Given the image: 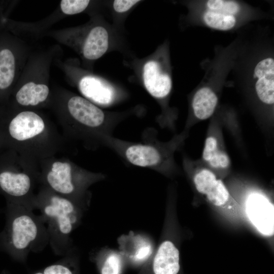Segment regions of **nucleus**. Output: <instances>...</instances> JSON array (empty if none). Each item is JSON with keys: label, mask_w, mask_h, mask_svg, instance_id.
<instances>
[{"label": "nucleus", "mask_w": 274, "mask_h": 274, "mask_svg": "<svg viewBox=\"0 0 274 274\" xmlns=\"http://www.w3.org/2000/svg\"><path fill=\"white\" fill-rule=\"evenodd\" d=\"M30 206L7 201L6 222L0 233V251L12 259L25 263L30 252L42 251L49 244L46 225Z\"/></svg>", "instance_id": "1"}, {"label": "nucleus", "mask_w": 274, "mask_h": 274, "mask_svg": "<svg viewBox=\"0 0 274 274\" xmlns=\"http://www.w3.org/2000/svg\"><path fill=\"white\" fill-rule=\"evenodd\" d=\"M33 207L40 211L53 252L63 256L73 248L71 235L80 224L86 208L55 192L34 199Z\"/></svg>", "instance_id": "2"}, {"label": "nucleus", "mask_w": 274, "mask_h": 274, "mask_svg": "<svg viewBox=\"0 0 274 274\" xmlns=\"http://www.w3.org/2000/svg\"><path fill=\"white\" fill-rule=\"evenodd\" d=\"M191 24L213 30H236L252 21L268 18L267 14L236 0H195L189 3Z\"/></svg>", "instance_id": "3"}, {"label": "nucleus", "mask_w": 274, "mask_h": 274, "mask_svg": "<svg viewBox=\"0 0 274 274\" xmlns=\"http://www.w3.org/2000/svg\"><path fill=\"white\" fill-rule=\"evenodd\" d=\"M46 180L55 193L72 200V196L78 194L77 192L83 190L82 188L84 187L78 183L68 162H54L46 175Z\"/></svg>", "instance_id": "4"}, {"label": "nucleus", "mask_w": 274, "mask_h": 274, "mask_svg": "<svg viewBox=\"0 0 274 274\" xmlns=\"http://www.w3.org/2000/svg\"><path fill=\"white\" fill-rule=\"evenodd\" d=\"M248 217L257 228L265 235L273 234V206L261 195H251L247 203Z\"/></svg>", "instance_id": "5"}, {"label": "nucleus", "mask_w": 274, "mask_h": 274, "mask_svg": "<svg viewBox=\"0 0 274 274\" xmlns=\"http://www.w3.org/2000/svg\"><path fill=\"white\" fill-rule=\"evenodd\" d=\"M143 77L145 88L152 96L163 98L170 93L172 88L171 76L159 62L150 60L146 62Z\"/></svg>", "instance_id": "6"}, {"label": "nucleus", "mask_w": 274, "mask_h": 274, "mask_svg": "<svg viewBox=\"0 0 274 274\" xmlns=\"http://www.w3.org/2000/svg\"><path fill=\"white\" fill-rule=\"evenodd\" d=\"M31 187V179L27 174L8 169L0 170V191L7 196V200L28 205L24 198Z\"/></svg>", "instance_id": "7"}, {"label": "nucleus", "mask_w": 274, "mask_h": 274, "mask_svg": "<svg viewBox=\"0 0 274 274\" xmlns=\"http://www.w3.org/2000/svg\"><path fill=\"white\" fill-rule=\"evenodd\" d=\"M44 128V121L40 116L31 111H24L11 120L7 131L12 139L22 141L41 133Z\"/></svg>", "instance_id": "8"}, {"label": "nucleus", "mask_w": 274, "mask_h": 274, "mask_svg": "<svg viewBox=\"0 0 274 274\" xmlns=\"http://www.w3.org/2000/svg\"><path fill=\"white\" fill-rule=\"evenodd\" d=\"M71 116L78 122L92 128L99 127L105 122L104 112L91 102L79 96L71 97L67 102Z\"/></svg>", "instance_id": "9"}, {"label": "nucleus", "mask_w": 274, "mask_h": 274, "mask_svg": "<svg viewBox=\"0 0 274 274\" xmlns=\"http://www.w3.org/2000/svg\"><path fill=\"white\" fill-rule=\"evenodd\" d=\"M180 269L178 249L170 241L162 242L153 257L154 274H178Z\"/></svg>", "instance_id": "10"}, {"label": "nucleus", "mask_w": 274, "mask_h": 274, "mask_svg": "<svg viewBox=\"0 0 274 274\" xmlns=\"http://www.w3.org/2000/svg\"><path fill=\"white\" fill-rule=\"evenodd\" d=\"M120 253L135 263L147 261L152 255L153 247L150 239L145 235L132 233L120 239Z\"/></svg>", "instance_id": "11"}, {"label": "nucleus", "mask_w": 274, "mask_h": 274, "mask_svg": "<svg viewBox=\"0 0 274 274\" xmlns=\"http://www.w3.org/2000/svg\"><path fill=\"white\" fill-rule=\"evenodd\" d=\"M79 88L81 93L87 98L99 105L111 104L115 96L113 87L95 77L87 76L79 82Z\"/></svg>", "instance_id": "12"}, {"label": "nucleus", "mask_w": 274, "mask_h": 274, "mask_svg": "<svg viewBox=\"0 0 274 274\" xmlns=\"http://www.w3.org/2000/svg\"><path fill=\"white\" fill-rule=\"evenodd\" d=\"M126 159L131 164L140 167H153L159 164L162 155L156 147L147 144H132L124 151Z\"/></svg>", "instance_id": "13"}, {"label": "nucleus", "mask_w": 274, "mask_h": 274, "mask_svg": "<svg viewBox=\"0 0 274 274\" xmlns=\"http://www.w3.org/2000/svg\"><path fill=\"white\" fill-rule=\"evenodd\" d=\"M109 46V35L102 26H96L89 32L83 46L84 57L88 59H97L107 51Z\"/></svg>", "instance_id": "14"}, {"label": "nucleus", "mask_w": 274, "mask_h": 274, "mask_svg": "<svg viewBox=\"0 0 274 274\" xmlns=\"http://www.w3.org/2000/svg\"><path fill=\"white\" fill-rule=\"evenodd\" d=\"M202 157L204 161L214 168H226L230 164L229 156L220 148L217 139L213 136L206 139Z\"/></svg>", "instance_id": "15"}, {"label": "nucleus", "mask_w": 274, "mask_h": 274, "mask_svg": "<svg viewBox=\"0 0 274 274\" xmlns=\"http://www.w3.org/2000/svg\"><path fill=\"white\" fill-rule=\"evenodd\" d=\"M49 91L46 85L29 82L18 91L16 99L18 104L23 106H35L46 100Z\"/></svg>", "instance_id": "16"}, {"label": "nucleus", "mask_w": 274, "mask_h": 274, "mask_svg": "<svg viewBox=\"0 0 274 274\" xmlns=\"http://www.w3.org/2000/svg\"><path fill=\"white\" fill-rule=\"evenodd\" d=\"M76 250L73 248L58 261L31 274H77L76 263L77 254ZM1 274H11L4 270Z\"/></svg>", "instance_id": "17"}, {"label": "nucleus", "mask_w": 274, "mask_h": 274, "mask_svg": "<svg viewBox=\"0 0 274 274\" xmlns=\"http://www.w3.org/2000/svg\"><path fill=\"white\" fill-rule=\"evenodd\" d=\"M15 61L11 50L4 49L0 51V90L8 88L15 75Z\"/></svg>", "instance_id": "18"}, {"label": "nucleus", "mask_w": 274, "mask_h": 274, "mask_svg": "<svg viewBox=\"0 0 274 274\" xmlns=\"http://www.w3.org/2000/svg\"><path fill=\"white\" fill-rule=\"evenodd\" d=\"M206 195L208 200L216 207H223L232 198L224 184L220 179L215 181Z\"/></svg>", "instance_id": "19"}, {"label": "nucleus", "mask_w": 274, "mask_h": 274, "mask_svg": "<svg viewBox=\"0 0 274 274\" xmlns=\"http://www.w3.org/2000/svg\"><path fill=\"white\" fill-rule=\"evenodd\" d=\"M100 267V274H121L123 258L120 252L114 250L106 251Z\"/></svg>", "instance_id": "20"}, {"label": "nucleus", "mask_w": 274, "mask_h": 274, "mask_svg": "<svg viewBox=\"0 0 274 274\" xmlns=\"http://www.w3.org/2000/svg\"><path fill=\"white\" fill-rule=\"evenodd\" d=\"M217 179L212 171L208 168H202L196 173L193 181L198 192L206 195L208 189Z\"/></svg>", "instance_id": "21"}, {"label": "nucleus", "mask_w": 274, "mask_h": 274, "mask_svg": "<svg viewBox=\"0 0 274 274\" xmlns=\"http://www.w3.org/2000/svg\"><path fill=\"white\" fill-rule=\"evenodd\" d=\"M90 1L87 0H62L60 7L62 11L67 15H73L83 11Z\"/></svg>", "instance_id": "22"}, {"label": "nucleus", "mask_w": 274, "mask_h": 274, "mask_svg": "<svg viewBox=\"0 0 274 274\" xmlns=\"http://www.w3.org/2000/svg\"><path fill=\"white\" fill-rule=\"evenodd\" d=\"M140 1L137 0H116L113 3V8L116 12L123 13L129 10Z\"/></svg>", "instance_id": "23"}, {"label": "nucleus", "mask_w": 274, "mask_h": 274, "mask_svg": "<svg viewBox=\"0 0 274 274\" xmlns=\"http://www.w3.org/2000/svg\"><path fill=\"white\" fill-rule=\"evenodd\" d=\"M2 212V210H0V213H1Z\"/></svg>", "instance_id": "24"}]
</instances>
